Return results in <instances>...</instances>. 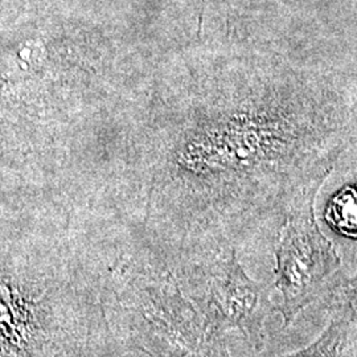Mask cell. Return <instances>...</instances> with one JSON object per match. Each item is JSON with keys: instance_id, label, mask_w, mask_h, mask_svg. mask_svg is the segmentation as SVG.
<instances>
[{"instance_id": "cell-1", "label": "cell", "mask_w": 357, "mask_h": 357, "mask_svg": "<svg viewBox=\"0 0 357 357\" xmlns=\"http://www.w3.org/2000/svg\"><path fill=\"white\" fill-rule=\"evenodd\" d=\"M315 185L295 209L282 231L277 252V286L283 294V314L290 320L319 289L330 273L339 266L332 243L323 236L314 216Z\"/></svg>"}, {"instance_id": "cell-2", "label": "cell", "mask_w": 357, "mask_h": 357, "mask_svg": "<svg viewBox=\"0 0 357 357\" xmlns=\"http://www.w3.org/2000/svg\"><path fill=\"white\" fill-rule=\"evenodd\" d=\"M327 221L347 237H356L357 205L355 187H347L339 192L328 205Z\"/></svg>"}]
</instances>
